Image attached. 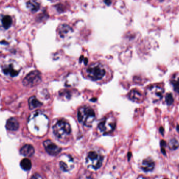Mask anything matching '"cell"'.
Instances as JSON below:
<instances>
[{
    "label": "cell",
    "mask_w": 179,
    "mask_h": 179,
    "mask_svg": "<svg viewBox=\"0 0 179 179\" xmlns=\"http://www.w3.org/2000/svg\"><path fill=\"white\" fill-rule=\"evenodd\" d=\"M29 105L30 109L32 110L41 106L42 104L36 98V97L32 96L29 99Z\"/></svg>",
    "instance_id": "cell-18"
},
{
    "label": "cell",
    "mask_w": 179,
    "mask_h": 179,
    "mask_svg": "<svg viewBox=\"0 0 179 179\" xmlns=\"http://www.w3.org/2000/svg\"><path fill=\"white\" fill-rule=\"evenodd\" d=\"M2 70L5 75L13 77L18 74L20 69L15 63L9 62L7 64H4L2 66Z\"/></svg>",
    "instance_id": "cell-9"
},
{
    "label": "cell",
    "mask_w": 179,
    "mask_h": 179,
    "mask_svg": "<svg viewBox=\"0 0 179 179\" xmlns=\"http://www.w3.org/2000/svg\"><path fill=\"white\" fill-rule=\"evenodd\" d=\"M77 117L80 123L84 126L91 127L95 120L96 115L93 109L89 107L84 106L79 109Z\"/></svg>",
    "instance_id": "cell-2"
},
{
    "label": "cell",
    "mask_w": 179,
    "mask_h": 179,
    "mask_svg": "<svg viewBox=\"0 0 179 179\" xmlns=\"http://www.w3.org/2000/svg\"><path fill=\"white\" fill-rule=\"evenodd\" d=\"M160 133H161V134H162V135H164V128H162V127H161V128H160Z\"/></svg>",
    "instance_id": "cell-26"
},
{
    "label": "cell",
    "mask_w": 179,
    "mask_h": 179,
    "mask_svg": "<svg viewBox=\"0 0 179 179\" xmlns=\"http://www.w3.org/2000/svg\"><path fill=\"white\" fill-rule=\"evenodd\" d=\"M131 155V152H129L128 153V160H130V158Z\"/></svg>",
    "instance_id": "cell-27"
},
{
    "label": "cell",
    "mask_w": 179,
    "mask_h": 179,
    "mask_svg": "<svg viewBox=\"0 0 179 179\" xmlns=\"http://www.w3.org/2000/svg\"><path fill=\"white\" fill-rule=\"evenodd\" d=\"M6 128L9 130H17L19 128V123L15 118H11L7 121Z\"/></svg>",
    "instance_id": "cell-14"
},
{
    "label": "cell",
    "mask_w": 179,
    "mask_h": 179,
    "mask_svg": "<svg viewBox=\"0 0 179 179\" xmlns=\"http://www.w3.org/2000/svg\"><path fill=\"white\" fill-rule=\"evenodd\" d=\"M170 83L174 91L179 94V72L173 75L171 78Z\"/></svg>",
    "instance_id": "cell-17"
},
{
    "label": "cell",
    "mask_w": 179,
    "mask_h": 179,
    "mask_svg": "<svg viewBox=\"0 0 179 179\" xmlns=\"http://www.w3.org/2000/svg\"><path fill=\"white\" fill-rule=\"evenodd\" d=\"M53 132L56 137L59 139H63L70 135L71 126L66 121L60 120L54 126Z\"/></svg>",
    "instance_id": "cell-3"
},
{
    "label": "cell",
    "mask_w": 179,
    "mask_h": 179,
    "mask_svg": "<svg viewBox=\"0 0 179 179\" xmlns=\"http://www.w3.org/2000/svg\"><path fill=\"white\" fill-rule=\"evenodd\" d=\"M166 104L168 105H170L172 104L173 102V98L172 96L170 94H169L166 96Z\"/></svg>",
    "instance_id": "cell-23"
},
{
    "label": "cell",
    "mask_w": 179,
    "mask_h": 179,
    "mask_svg": "<svg viewBox=\"0 0 179 179\" xmlns=\"http://www.w3.org/2000/svg\"><path fill=\"white\" fill-rule=\"evenodd\" d=\"M72 32V29L69 25L62 24L58 27V33L62 38H65Z\"/></svg>",
    "instance_id": "cell-16"
},
{
    "label": "cell",
    "mask_w": 179,
    "mask_h": 179,
    "mask_svg": "<svg viewBox=\"0 0 179 179\" xmlns=\"http://www.w3.org/2000/svg\"><path fill=\"white\" fill-rule=\"evenodd\" d=\"M128 97L130 99L135 102H141L144 100V96L141 92L137 89H133L129 93Z\"/></svg>",
    "instance_id": "cell-12"
},
{
    "label": "cell",
    "mask_w": 179,
    "mask_h": 179,
    "mask_svg": "<svg viewBox=\"0 0 179 179\" xmlns=\"http://www.w3.org/2000/svg\"><path fill=\"white\" fill-rule=\"evenodd\" d=\"M160 144H161V149H164V147L166 146V142L164 140H161Z\"/></svg>",
    "instance_id": "cell-25"
},
{
    "label": "cell",
    "mask_w": 179,
    "mask_h": 179,
    "mask_svg": "<svg viewBox=\"0 0 179 179\" xmlns=\"http://www.w3.org/2000/svg\"><path fill=\"white\" fill-rule=\"evenodd\" d=\"M21 168H22L23 170L25 171H28L31 169L32 167V163H31V160L29 159L25 158L23 159L20 164Z\"/></svg>",
    "instance_id": "cell-21"
},
{
    "label": "cell",
    "mask_w": 179,
    "mask_h": 179,
    "mask_svg": "<svg viewBox=\"0 0 179 179\" xmlns=\"http://www.w3.org/2000/svg\"><path fill=\"white\" fill-rule=\"evenodd\" d=\"M164 94V89L158 85L148 87L146 90V97L152 102H157L161 99Z\"/></svg>",
    "instance_id": "cell-4"
},
{
    "label": "cell",
    "mask_w": 179,
    "mask_h": 179,
    "mask_svg": "<svg viewBox=\"0 0 179 179\" xmlns=\"http://www.w3.org/2000/svg\"><path fill=\"white\" fill-rule=\"evenodd\" d=\"M31 179H43L41 175L39 174L35 173L32 177Z\"/></svg>",
    "instance_id": "cell-24"
},
{
    "label": "cell",
    "mask_w": 179,
    "mask_h": 179,
    "mask_svg": "<svg viewBox=\"0 0 179 179\" xmlns=\"http://www.w3.org/2000/svg\"><path fill=\"white\" fill-rule=\"evenodd\" d=\"M179 146V143L175 139H172L169 142V148L171 150H175Z\"/></svg>",
    "instance_id": "cell-22"
},
{
    "label": "cell",
    "mask_w": 179,
    "mask_h": 179,
    "mask_svg": "<svg viewBox=\"0 0 179 179\" xmlns=\"http://www.w3.org/2000/svg\"><path fill=\"white\" fill-rule=\"evenodd\" d=\"M177 131L179 133V125H178V126H177Z\"/></svg>",
    "instance_id": "cell-28"
},
{
    "label": "cell",
    "mask_w": 179,
    "mask_h": 179,
    "mask_svg": "<svg viewBox=\"0 0 179 179\" xmlns=\"http://www.w3.org/2000/svg\"><path fill=\"white\" fill-rule=\"evenodd\" d=\"M27 7L28 9L33 12L38 11L40 9V4L34 1H29L27 3Z\"/></svg>",
    "instance_id": "cell-19"
},
{
    "label": "cell",
    "mask_w": 179,
    "mask_h": 179,
    "mask_svg": "<svg viewBox=\"0 0 179 179\" xmlns=\"http://www.w3.org/2000/svg\"><path fill=\"white\" fill-rule=\"evenodd\" d=\"M60 168L64 171H68L74 166L73 158L69 155H63L60 157Z\"/></svg>",
    "instance_id": "cell-10"
},
{
    "label": "cell",
    "mask_w": 179,
    "mask_h": 179,
    "mask_svg": "<svg viewBox=\"0 0 179 179\" xmlns=\"http://www.w3.org/2000/svg\"><path fill=\"white\" fill-rule=\"evenodd\" d=\"M2 24L3 27L5 29H8L11 26L12 23V20L11 16L9 15H5L2 18Z\"/></svg>",
    "instance_id": "cell-20"
},
{
    "label": "cell",
    "mask_w": 179,
    "mask_h": 179,
    "mask_svg": "<svg viewBox=\"0 0 179 179\" xmlns=\"http://www.w3.org/2000/svg\"><path fill=\"white\" fill-rule=\"evenodd\" d=\"M49 119L43 113L36 111L29 117V130L33 135L41 136L46 133L49 126Z\"/></svg>",
    "instance_id": "cell-1"
},
{
    "label": "cell",
    "mask_w": 179,
    "mask_h": 179,
    "mask_svg": "<svg viewBox=\"0 0 179 179\" xmlns=\"http://www.w3.org/2000/svg\"></svg>",
    "instance_id": "cell-29"
},
{
    "label": "cell",
    "mask_w": 179,
    "mask_h": 179,
    "mask_svg": "<svg viewBox=\"0 0 179 179\" xmlns=\"http://www.w3.org/2000/svg\"><path fill=\"white\" fill-rule=\"evenodd\" d=\"M34 152L35 149L33 147L29 144L25 145L20 150L21 154L25 157H31L34 155Z\"/></svg>",
    "instance_id": "cell-13"
},
{
    "label": "cell",
    "mask_w": 179,
    "mask_h": 179,
    "mask_svg": "<svg viewBox=\"0 0 179 179\" xmlns=\"http://www.w3.org/2000/svg\"><path fill=\"white\" fill-rule=\"evenodd\" d=\"M41 75L39 71H32L28 74L23 80V84L27 87H33L41 82Z\"/></svg>",
    "instance_id": "cell-6"
},
{
    "label": "cell",
    "mask_w": 179,
    "mask_h": 179,
    "mask_svg": "<svg viewBox=\"0 0 179 179\" xmlns=\"http://www.w3.org/2000/svg\"><path fill=\"white\" fill-rule=\"evenodd\" d=\"M43 144L47 152L52 155H58L62 150V149L60 148V147L57 146L56 144L49 140H45L43 142Z\"/></svg>",
    "instance_id": "cell-11"
},
{
    "label": "cell",
    "mask_w": 179,
    "mask_h": 179,
    "mask_svg": "<svg viewBox=\"0 0 179 179\" xmlns=\"http://www.w3.org/2000/svg\"><path fill=\"white\" fill-rule=\"evenodd\" d=\"M103 157L102 155L95 151L88 153L86 158V162L88 166H91L94 169H98L102 166Z\"/></svg>",
    "instance_id": "cell-7"
},
{
    "label": "cell",
    "mask_w": 179,
    "mask_h": 179,
    "mask_svg": "<svg viewBox=\"0 0 179 179\" xmlns=\"http://www.w3.org/2000/svg\"><path fill=\"white\" fill-rule=\"evenodd\" d=\"M116 122L114 118L109 117L102 120L98 124V128L103 133H110L115 129Z\"/></svg>",
    "instance_id": "cell-8"
},
{
    "label": "cell",
    "mask_w": 179,
    "mask_h": 179,
    "mask_svg": "<svg viewBox=\"0 0 179 179\" xmlns=\"http://www.w3.org/2000/svg\"><path fill=\"white\" fill-rule=\"evenodd\" d=\"M86 72L88 77L94 80H101L106 74L105 69L98 63L91 64L87 69Z\"/></svg>",
    "instance_id": "cell-5"
},
{
    "label": "cell",
    "mask_w": 179,
    "mask_h": 179,
    "mask_svg": "<svg viewBox=\"0 0 179 179\" xmlns=\"http://www.w3.org/2000/svg\"><path fill=\"white\" fill-rule=\"evenodd\" d=\"M155 168V162L152 160L147 159L144 160L142 164L141 169L145 172H148L152 170Z\"/></svg>",
    "instance_id": "cell-15"
}]
</instances>
